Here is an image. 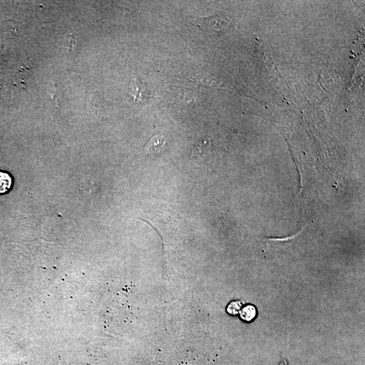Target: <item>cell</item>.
Here are the masks:
<instances>
[{
  "label": "cell",
  "mask_w": 365,
  "mask_h": 365,
  "mask_svg": "<svg viewBox=\"0 0 365 365\" xmlns=\"http://www.w3.org/2000/svg\"><path fill=\"white\" fill-rule=\"evenodd\" d=\"M212 149V144L208 139L203 138L198 140L196 143L193 144L191 147V158L195 162L201 163L204 161Z\"/></svg>",
  "instance_id": "6da1fadb"
},
{
  "label": "cell",
  "mask_w": 365,
  "mask_h": 365,
  "mask_svg": "<svg viewBox=\"0 0 365 365\" xmlns=\"http://www.w3.org/2000/svg\"><path fill=\"white\" fill-rule=\"evenodd\" d=\"M166 138L163 134H156L149 140L144 147V153L146 156L155 155L161 152L162 149L166 146Z\"/></svg>",
  "instance_id": "7a4b0ae2"
},
{
  "label": "cell",
  "mask_w": 365,
  "mask_h": 365,
  "mask_svg": "<svg viewBox=\"0 0 365 365\" xmlns=\"http://www.w3.org/2000/svg\"><path fill=\"white\" fill-rule=\"evenodd\" d=\"M130 93L133 100L137 102H145L148 100L150 95L147 90H146V85L138 78L132 81L129 87Z\"/></svg>",
  "instance_id": "3957f363"
},
{
  "label": "cell",
  "mask_w": 365,
  "mask_h": 365,
  "mask_svg": "<svg viewBox=\"0 0 365 365\" xmlns=\"http://www.w3.org/2000/svg\"><path fill=\"white\" fill-rule=\"evenodd\" d=\"M12 177L9 174L0 171V194L8 192L11 188Z\"/></svg>",
  "instance_id": "277c9868"
},
{
  "label": "cell",
  "mask_w": 365,
  "mask_h": 365,
  "mask_svg": "<svg viewBox=\"0 0 365 365\" xmlns=\"http://www.w3.org/2000/svg\"><path fill=\"white\" fill-rule=\"evenodd\" d=\"M257 310L255 306L247 305L244 308H243L242 310L240 312V316L241 319L243 321H247V322H250L253 320L255 319L256 316Z\"/></svg>",
  "instance_id": "5b68a950"
},
{
  "label": "cell",
  "mask_w": 365,
  "mask_h": 365,
  "mask_svg": "<svg viewBox=\"0 0 365 365\" xmlns=\"http://www.w3.org/2000/svg\"><path fill=\"white\" fill-rule=\"evenodd\" d=\"M241 307H242V303L240 301L231 302L227 307V312L229 314H233V315L237 314L240 311Z\"/></svg>",
  "instance_id": "8992f818"
},
{
  "label": "cell",
  "mask_w": 365,
  "mask_h": 365,
  "mask_svg": "<svg viewBox=\"0 0 365 365\" xmlns=\"http://www.w3.org/2000/svg\"><path fill=\"white\" fill-rule=\"evenodd\" d=\"M280 365H288V363L287 362H282V363H281V364H280Z\"/></svg>",
  "instance_id": "52a82bcc"
}]
</instances>
